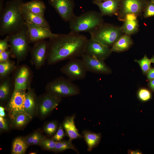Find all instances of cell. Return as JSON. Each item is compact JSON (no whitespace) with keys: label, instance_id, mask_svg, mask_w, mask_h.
Returning a JSON list of instances; mask_svg holds the SVG:
<instances>
[{"label":"cell","instance_id":"obj_1","mask_svg":"<svg viewBox=\"0 0 154 154\" xmlns=\"http://www.w3.org/2000/svg\"><path fill=\"white\" fill-rule=\"evenodd\" d=\"M88 39L84 35L70 32L58 34L49 38L46 58L49 64L82 57L85 53Z\"/></svg>","mask_w":154,"mask_h":154},{"label":"cell","instance_id":"obj_2","mask_svg":"<svg viewBox=\"0 0 154 154\" xmlns=\"http://www.w3.org/2000/svg\"><path fill=\"white\" fill-rule=\"evenodd\" d=\"M23 0L7 1L0 13V35L3 36L15 33L26 25L21 11Z\"/></svg>","mask_w":154,"mask_h":154},{"label":"cell","instance_id":"obj_3","mask_svg":"<svg viewBox=\"0 0 154 154\" xmlns=\"http://www.w3.org/2000/svg\"><path fill=\"white\" fill-rule=\"evenodd\" d=\"M103 17L100 12L94 10L86 11L79 16L75 15L69 22L70 32L90 33L104 23Z\"/></svg>","mask_w":154,"mask_h":154},{"label":"cell","instance_id":"obj_4","mask_svg":"<svg viewBox=\"0 0 154 154\" xmlns=\"http://www.w3.org/2000/svg\"><path fill=\"white\" fill-rule=\"evenodd\" d=\"M90 34L93 40L110 48L125 34L121 26L104 23Z\"/></svg>","mask_w":154,"mask_h":154},{"label":"cell","instance_id":"obj_5","mask_svg":"<svg viewBox=\"0 0 154 154\" xmlns=\"http://www.w3.org/2000/svg\"><path fill=\"white\" fill-rule=\"evenodd\" d=\"M46 89L48 92L61 98L77 95L81 92L78 85L63 77H58L49 82Z\"/></svg>","mask_w":154,"mask_h":154},{"label":"cell","instance_id":"obj_6","mask_svg":"<svg viewBox=\"0 0 154 154\" xmlns=\"http://www.w3.org/2000/svg\"><path fill=\"white\" fill-rule=\"evenodd\" d=\"M8 35L12 52L18 59L24 57L27 53L30 43L27 26L18 32Z\"/></svg>","mask_w":154,"mask_h":154},{"label":"cell","instance_id":"obj_7","mask_svg":"<svg viewBox=\"0 0 154 154\" xmlns=\"http://www.w3.org/2000/svg\"><path fill=\"white\" fill-rule=\"evenodd\" d=\"M60 71L72 82L84 79L88 72L82 59L78 58L69 59L61 68Z\"/></svg>","mask_w":154,"mask_h":154},{"label":"cell","instance_id":"obj_8","mask_svg":"<svg viewBox=\"0 0 154 154\" xmlns=\"http://www.w3.org/2000/svg\"><path fill=\"white\" fill-rule=\"evenodd\" d=\"M148 2L147 0H120L118 20L123 21L126 16L129 14L139 16L143 13Z\"/></svg>","mask_w":154,"mask_h":154},{"label":"cell","instance_id":"obj_9","mask_svg":"<svg viewBox=\"0 0 154 154\" xmlns=\"http://www.w3.org/2000/svg\"><path fill=\"white\" fill-rule=\"evenodd\" d=\"M48 2L65 22H69L75 15L74 12L75 6L74 0H49Z\"/></svg>","mask_w":154,"mask_h":154},{"label":"cell","instance_id":"obj_10","mask_svg":"<svg viewBox=\"0 0 154 154\" xmlns=\"http://www.w3.org/2000/svg\"><path fill=\"white\" fill-rule=\"evenodd\" d=\"M112 52L110 48L95 41L91 38L88 39L85 50L84 54L86 55L104 61Z\"/></svg>","mask_w":154,"mask_h":154},{"label":"cell","instance_id":"obj_11","mask_svg":"<svg viewBox=\"0 0 154 154\" xmlns=\"http://www.w3.org/2000/svg\"><path fill=\"white\" fill-rule=\"evenodd\" d=\"M29 42L35 43L56 36L57 34L52 33L51 30L33 24L25 22Z\"/></svg>","mask_w":154,"mask_h":154},{"label":"cell","instance_id":"obj_12","mask_svg":"<svg viewBox=\"0 0 154 154\" xmlns=\"http://www.w3.org/2000/svg\"><path fill=\"white\" fill-rule=\"evenodd\" d=\"M88 72L93 73L108 74L112 70L104 60L90 57L85 54L81 57Z\"/></svg>","mask_w":154,"mask_h":154},{"label":"cell","instance_id":"obj_13","mask_svg":"<svg viewBox=\"0 0 154 154\" xmlns=\"http://www.w3.org/2000/svg\"><path fill=\"white\" fill-rule=\"evenodd\" d=\"M48 42L44 40L34 43L31 51L32 60L36 66H41L46 58Z\"/></svg>","mask_w":154,"mask_h":154},{"label":"cell","instance_id":"obj_14","mask_svg":"<svg viewBox=\"0 0 154 154\" xmlns=\"http://www.w3.org/2000/svg\"><path fill=\"white\" fill-rule=\"evenodd\" d=\"M61 98L48 92L41 100L39 104V111L42 116H46L58 105Z\"/></svg>","mask_w":154,"mask_h":154},{"label":"cell","instance_id":"obj_15","mask_svg":"<svg viewBox=\"0 0 154 154\" xmlns=\"http://www.w3.org/2000/svg\"><path fill=\"white\" fill-rule=\"evenodd\" d=\"M25 96L24 90L14 91L9 104V108L13 116L17 113L25 112Z\"/></svg>","mask_w":154,"mask_h":154},{"label":"cell","instance_id":"obj_16","mask_svg":"<svg viewBox=\"0 0 154 154\" xmlns=\"http://www.w3.org/2000/svg\"><path fill=\"white\" fill-rule=\"evenodd\" d=\"M21 11L25 22L50 30L49 24L44 16L30 12L23 7V5L21 8Z\"/></svg>","mask_w":154,"mask_h":154},{"label":"cell","instance_id":"obj_17","mask_svg":"<svg viewBox=\"0 0 154 154\" xmlns=\"http://www.w3.org/2000/svg\"><path fill=\"white\" fill-rule=\"evenodd\" d=\"M96 5L98 7L103 16H117L119 7L120 0H107Z\"/></svg>","mask_w":154,"mask_h":154},{"label":"cell","instance_id":"obj_18","mask_svg":"<svg viewBox=\"0 0 154 154\" xmlns=\"http://www.w3.org/2000/svg\"><path fill=\"white\" fill-rule=\"evenodd\" d=\"M75 117L74 114L71 116L67 117L64 119L62 125L66 135L68 137L69 139L72 140L83 137V135L79 133L75 126Z\"/></svg>","mask_w":154,"mask_h":154},{"label":"cell","instance_id":"obj_19","mask_svg":"<svg viewBox=\"0 0 154 154\" xmlns=\"http://www.w3.org/2000/svg\"><path fill=\"white\" fill-rule=\"evenodd\" d=\"M137 17L133 14H129L126 16L121 26L124 34L130 36L138 31L139 24Z\"/></svg>","mask_w":154,"mask_h":154},{"label":"cell","instance_id":"obj_20","mask_svg":"<svg viewBox=\"0 0 154 154\" xmlns=\"http://www.w3.org/2000/svg\"><path fill=\"white\" fill-rule=\"evenodd\" d=\"M29 75V70L26 67L20 69L15 78L14 91L24 90L27 88Z\"/></svg>","mask_w":154,"mask_h":154},{"label":"cell","instance_id":"obj_21","mask_svg":"<svg viewBox=\"0 0 154 154\" xmlns=\"http://www.w3.org/2000/svg\"><path fill=\"white\" fill-rule=\"evenodd\" d=\"M130 36L124 34L110 48L112 52H121L129 49L133 44Z\"/></svg>","mask_w":154,"mask_h":154},{"label":"cell","instance_id":"obj_22","mask_svg":"<svg viewBox=\"0 0 154 154\" xmlns=\"http://www.w3.org/2000/svg\"><path fill=\"white\" fill-rule=\"evenodd\" d=\"M23 6L30 12L43 16L46 8L45 4L41 0H33L24 2Z\"/></svg>","mask_w":154,"mask_h":154},{"label":"cell","instance_id":"obj_23","mask_svg":"<svg viewBox=\"0 0 154 154\" xmlns=\"http://www.w3.org/2000/svg\"><path fill=\"white\" fill-rule=\"evenodd\" d=\"M82 134L89 151H92L99 144L102 137L101 133H95L88 130L83 131Z\"/></svg>","mask_w":154,"mask_h":154},{"label":"cell","instance_id":"obj_24","mask_svg":"<svg viewBox=\"0 0 154 154\" xmlns=\"http://www.w3.org/2000/svg\"><path fill=\"white\" fill-rule=\"evenodd\" d=\"M35 108V101L34 94L31 91H29L26 93L24 112L31 116L34 113Z\"/></svg>","mask_w":154,"mask_h":154},{"label":"cell","instance_id":"obj_25","mask_svg":"<svg viewBox=\"0 0 154 154\" xmlns=\"http://www.w3.org/2000/svg\"><path fill=\"white\" fill-rule=\"evenodd\" d=\"M27 144L26 140L22 137H18L13 141L12 153L13 154H24L27 148Z\"/></svg>","mask_w":154,"mask_h":154},{"label":"cell","instance_id":"obj_26","mask_svg":"<svg viewBox=\"0 0 154 154\" xmlns=\"http://www.w3.org/2000/svg\"><path fill=\"white\" fill-rule=\"evenodd\" d=\"M13 123L17 127H21L25 125L28 122L31 116L25 112H20L13 116Z\"/></svg>","mask_w":154,"mask_h":154},{"label":"cell","instance_id":"obj_27","mask_svg":"<svg viewBox=\"0 0 154 154\" xmlns=\"http://www.w3.org/2000/svg\"><path fill=\"white\" fill-rule=\"evenodd\" d=\"M72 140L69 139L67 141H56L54 151H61L68 149H71L78 153L77 150L72 143Z\"/></svg>","mask_w":154,"mask_h":154},{"label":"cell","instance_id":"obj_28","mask_svg":"<svg viewBox=\"0 0 154 154\" xmlns=\"http://www.w3.org/2000/svg\"><path fill=\"white\" fill-rule=\"evenodd\" d=\"M139 64L143 74H146L148 71L151 68L152 63L151 59L149 58L146 55L140 60H135Z\"/></svg>","mask_w":154,"mask_h":154},{"label":"cell","instance_id":"obj_29","mask_svg":"<svg viewBox=\"0 0 154 154\" xmlns=\"http://www.w3.org/2000/svg\"><path fill=\"white\" fill-rule=\"evenodd\" d=\"M137 96L140 100L146 102L151 99L152 95L149 90L146 88H143L140 89L138 90Z\"/></svg>","mask_w":154,"mask_h":154},{"label":"cell","instance_id":"obj_30","mask_svg":"<svg viewBox=\"0 0 154 154\" xmlns=\"http://www.w3.org/2000/svg\"><path fill=\"white\" fill-rule=\"evenodd\" d=\"M13 64L7 60L1 62L0 63V75L4 76L7 74L13 68Z\"/></svg>","mask_w":154,"mask_h":154},{"label":"cell","instance_id":"obj_31","mask_svg":"<svg viewBox=\"0 0 154 154\" xmlns=\"http://www.w3.org/2000/svg\"><path fill=\"white\" fill-rule=\"evenodd\" d=\"M56 142L53 139H43L41 141L40 143L41 145L45 149L54 151Z\"/></svg>","mask_w":154,"mask_h":154},{"label":"cell","instance_id":"obj_32","mask_svg":"<svg viewBox=\"0 0 154 154\" xmlns=\"http://www.w3.org/2000/svg\"><path fill=\"white\" fill-rule=\"evenodd\" d=\"M143 16L147 18L154 16V4L151 1L147 4L143 12Z\"/></svg>","mask_w":154,"mask_h":154},{"label":"cell","instance_id":"obj_33","mask_svg":"<svg viewBox=\"0 0 154 154\" xmlns=\"http://www.w3.org/2000/svg\"><path fill=\"white\" fill-rule=\"evenodd\" d=\"M9 91V86L8 81L3 82L0 86V98L3 100L7 96Z\"/></svg>","mask_w":154,"mask_h":154},{"label":"cell","instance_id":"obj_34","mask_svg":"<svg viewBox=\"0 0 154 154\" xmlns=\"http://www.w3.org/2000/svg\"><path fill=\"white\" fill-rule=\"evenodd\" d=\"M57 123L55 121H52L47 123L45 126L44 130L48 134L52 135L56 131L57 128Z\"/></svg>","mask_w":154,"mask_h":154},{"label":"cell","instance_id":"obj_35","mask_svg":"<svg viewBox=\"0 0 154 154\" xmlns=\"http://www.w3.org/2000/svg\"><path fill=\"white\" fill-rule=\"evenodd\" d=\"M65 133L61 125L60 126L52 139L56 141H60L64 137Z\"/></svg>","mask_w":154,"mask_h":154},{"label":"cell","instance_id":"obj_36","mask_svg":"<svg viewBox=\"0 0 154 154\" xmlns=\"http://www.w3.org/2000/svg\"><path fill=\"white\" fill-rule=\"evenodd\" d=\"M9 36L7 35L6 37L3 40H0V53L7 50L10 45L8 44Z\"/></svg>","mask_w":154,"mask_h":154},{"label":"cell","instance_id":"obj_37","mask_svg":"<svg viewBox=\"0 0 154 154\" xmlns=\"http://www.w3.org/2000/svg\"><path fill=\"white\" fill-rule=\"evenodd\" d=\"M11 52V51L6 50L0 53V62L8 60Z\"/></svg>","mask_w":154,"mask_h":154},{"label":"cell","instance_id":"obj_38","mask_svg":"<svg viewBox=\"0 0 154 154\" xmlns=\"http://www.w3.org/2000/svg\"><path fill=\"white\" fill-rule=\"evenodd\" d=\"M0 128L3 130H7L8 126L6 120L3 117L0 116Z\"/></svg>","mask_w":154,"mask_h":154},{"label":"cell","instance_id":"obj_39","mask_svg":"<svg viewBox=\"0 0 154 154\" xmlns=\"http://www.w3.org/2000/svg\"><path fill=\"white\" fill-rule=\"evenodd\" d=\"M149 80L154 79V67L151 68L146 74Z\"/></svg>","mask_w":154,"mask_h":154},{"label":"cell","instance_id":"obj_40","mask_svg":"<svg viewBox=\"0 0 154 154\" xmlns=\"http://www.w3.org/2000/svg\"><path fill=\"white\" fill-rule=\"evenodd\" d=\"M42 137L38 132L37 135L34 139L32 144L33 145H36L39 143L42 140Z\"/></svg>","mask_w":154,"mask_h":154},{"label":"cell","instance_id":"obj_41","mask_svg":"<svg viewBox=\"0 0 154 154\" xmlns=\"http://www.w3.org/2000/svg\"><path fill=\"white\" fill-rule=\"evenodd\" d=\"M37 132H35L28 137L26 141L28 145L32 144L33 141L36 137Z\"/></svg>","mask_w":154,"mask_h":154},{"label":"cell","instance_id":"obj_42","mask_svg":"<svg viewBox=\"0 0 154 154\" xmlns=\"http://www.w3.org/2000/svg\"><path fill=\"white\" fill-rule=\"evenodd\" d=\"M148 86L150 89L154 92V79L149 80Z\"/></svg>","mask_w":154,"mask_h":154},{"label":"cell","instance_id":"obj_43","mask_svg":"<svg viewBox=\"0 0 154 154\" xmlns=\"http://www.w3.org/2000/svg\"><path fill=\"white\" fill-rule=\"evenodd\" d=\"M128 153L130 154H141L142 153L139 150H129L128 151Z\"/></svg>","mask_w":154,"mask_h":154},{"label":"cell","instance_id":"obj_44","mask_svg":"<svg viewBox=\"0 0 154 154\" xmlns=\"http://www.w3.org/2000/svg\"><path fill=\"white\" fill-rule=\"evenodd\" d=\"M4 2L3 0H0V13L2 12L4 8Z\"/></svg>","mask_w":154,"mask_h":154},{"label":"cell","instance_id":"obj_45","mask_svg":"<svg viewBox=\"0 0 154 154\" xmlns=\"http://www.w3.org/2000/svg\"><path fill=\"white\" fill-rule=\"evenodd\" d=\"M107 0H92V3L95 5L98 3H102Z\"/></svg>","mask_w":154,"mask_h":154},{"label":"cell","instance_id":"obj_46","mask_svg":"<svg viewBox=\"0 0 154 154\" xmlns=\"http://www.w3.org/2000/svg\"><path fill=\"white\" fill-rule=\"evenodd\" d=\"M5 115V113L4 111L0 112V116L4 117Z\"/></svg>","mask_w":154,"mask_h":154},{"label":"cell","instance_id":"obj_47","mask_svg":"<svg viewBox=\"0 0 154 154\" xmlns=\"http://www.w3.org/2000/svg\"><path fill=\"white\" fill-rule=\"evenodd\" d=\"M4 108L2 106L0 107V112L4 111Z\"/></svg>","mask_w":154,"mask_h":154},{"label":"cell","instance_id":"obj_48","mask_svg":"<svg viewBox=\"0 0 154 154\" xmlns=\"http://www.w3.org/2000/svg\"><path fill=\"white\" fill-rule=\"evenodd\" d=\"M151 60L152 63H153L154 64V56H152L151 59Z\"/></svg>","mask_w":154,"mask_h":154},{"label":"cell","instance_id":"obj_49","mask_svg":"<svg viewBox=\"0 0 154 154\" xmlns=\"http://www.w3.org/2000/svg\"><path fill=\"white\" fill-rule=\"evenodd\" d=\"M36 153L34 152H31L30 153V154H36Z\"/></svg>","mask_w":154,"mask_h":154},{"label":"cell","instance_id":"obj_50","mask_svg":"<svg viewBox=\"0 0 154 154\" xmlns=\"http://www.w3.org/2000/svg\"><path fill=\"white\" fill-rule=\"evenodd\" d=\"M151 1L154 4V0H151Z\"/></svg>","mask_w":154,"mask_h":154}]
</instances>
